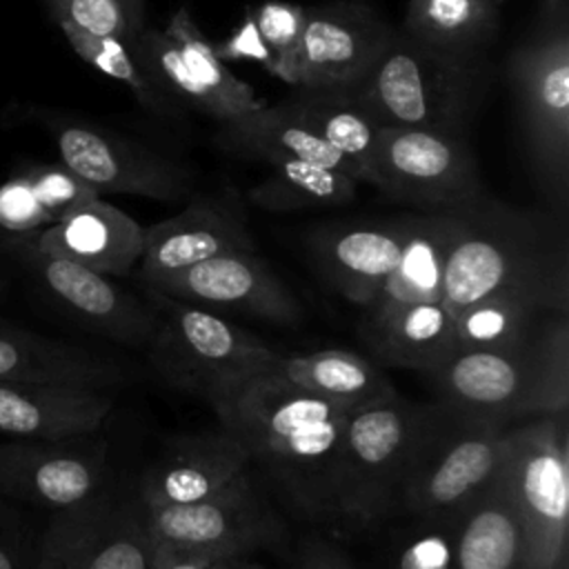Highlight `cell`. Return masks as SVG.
<instances>
[{
  "instance_id": "9c48e42d",
  "label": "cell",
  "mask_w": 569,
  "mask_h": 569,
  "mask_svg": "<svg viewBox=\"0 0 569 569\" xmlns=\"http://www.w3.org/2000/svg\"><path fill=\"white\" fill-rule=\"evenodd\" d=\"M522 136L538 187L551 209L569 202V24L567 13L545 22L509 60Z\"/></svg>"
},
{
  "instance_id": "7bdbcfd3",
  "label": "cell",
  "mask_w": 569,
  "mask_h": 569,
  "mask_svg": "<svg viewBox=\"0 0 569 569\" xmlns=\"http://www.w3.org/2000/svg\"><path fill=\"white\" fill-rule=\"evenodd\" d=\"M220 558L211 551L191 549L173 542L151 540V567L149 569H209V565Z\"/></svg>"
},
{
  "instance_id": "277c9868",
  "label": "cell",
  "mask_w": 569,
  "mask_h": 569,
  "mask_svg": "<svg viewBox=\"0 0 569 569\" xmlns=\"http://www.w3.org/2000/svg\"><path fill=\"white\" fill-rule=\"evenodd\" d=\"M482 89L480 53L433 49L393 31L367 76L347 91L380 127L465 136Z\"/></svg>"
},
{
  "instance_id": "9a60e30c",
  "label": "cell",
  "mask_w": 569,
  "mask_h": 569,
  "mask_svg": "<svg viewBox=\"0 0 569 569\" xmlns=\"http://www.w3.org/2000/svg\"><path fill=\"white\" fill-rule=\"evenodd\" d=\"M142 289H153L224 318L240 316L293 327L305 316L293 291L256 251L216 256L147 282Z\"/></svg>"
},
{
  "instance_id": "7a4b0ae2",
  "label": "cell",
  "mask_w": 569,
  "mask_h": 569,
  "mask_svg": "<svg viewBox=\"0 0 569 569\" xmlns=\"http://www.w3.org/2000/svg\"><path fill=\"white\" fill-rule=\"evenodd\" d=\"M498 291L569 311L567 213L513 207L487 193L453 209L442 305L456 313Z\"/></svg>"
},
{
  "instance_id": "4316f807",
  "label": "cell",
  "mask_w": 569,
  "mask_h": 569,
  "mask_svg": "<svg viewBox=\"0 0 569 569\" xmlns=\"http://www.w3.org/2000/svg\"><path fill=\"white\" fill-rule=\"evenodd\" d=\"M267 371L351 411H360L398 396L380 365L345 349H322L305 356L278 353Z\"/></svg>"
},
{
  "instance_id": "4fadbf2b",
  "label": "cell",
  "mask_w": 569,
  "mask_h": 569,
  "mask_svg": "<svg viewBox=\"0 0 569 569\" xmlns=\"http://www.w3.org/2000/svg\"><path fill=\"white\" fill-rule=\"evenodd\" d=\"M144 511L151 540L216 556L253 553L282 545L287 538L280 513L256 485L251 471L207 500L180 507H144Z\"/></svg>"
},
{
  "instance_id": "836d02e7",
  "label": "cell",
  "mask_w": 569,
  "mask_h": 569,
  "mask_svg": "<svg viewBox=\"0 0 569 569\" xmlns=\"http://www.w3.org/2000/svg\"><path fill=\"white\" fill-rule=\"evenodd\" d=\"M162 31L176 44L193 80L211 98L216 120L222 122L264 104L249 82L231 73L187 9H178Z\"/></svg>"
},
{
  "instance_id": "cb8c5ba5",
  "label": "cell",
  "mask_w": 569,
  "mask_h": 569,
  "mask_svg": "<svg viewBox=\"0 0 569 569\" xmlns=\"http://www.w3.org/2000/svg\"><path fill=\"white\" fill-rule=\"evenodd\" d=\"M124 380L118 360L82 345L42 338L16 325L0 329V382L109 391Z\"/></svg>"
},
{
  "instance_id": "e575fe53",
  "label": "cell",
  "mask_w": 569,
  "mask_h": 569,
  "mask_svg": "<svg viewBox=\"0 0 569 569\" xmlns=\"http://www.w3.org/2000/svg\"><path fill=\"white\" fill-rule=\"evenodd\" d=\"M60 29H62L64 38L69 40V44L73 47V51L84 62H89L91 67H96L104 76L127 84L142 107L151 109L158 116H178L180 113L178 102L171 100L164 91H160L149 80L140 60L136 58V51H133L131 42H124V40H118V38L82 33V31L71 29V27H60Z\"/></svg>"
},
{
  "instance_id": "5bb4252c",
  "label": "cell",
  "mask_w": 569,
  "mask_h": 569,
  "mask_svg": "<svg viewBox=\"0 0 569 569\" xmlns=\"http://www.w3.org/2000/svg\"><path fill=\"white\" fill-rule=\"evenodd\" d=\"M62 164L102 193H127L162 202H182L193 196V171L142 144L82 122H53Z\"/></svg>"
},
{
  "instance_id": "7402d4cb",
  "label": "cell",
  "mask_w": 569,
  "mask_h": 569,
  "mask_svg": "<svg viewBox=\"0 0 569 569\" xmlns=\"http://www.w3.org/2000/svg\"><path fill=\"white\" fill-rule=\"evenodd\" d=\"M31 238L42 251L73 260L109 278L129 276L142 256V227L102 198L33 231Z\"/></svg>"
},
{
  "instance_id": "f1b7e54d",
  "label": "cell",
  "mask_w": 569,
  "mask_h": 569,
  "mask_svg": "<svg viewBox=\"0 0 569 569\" xmlns=\"http://www.w3.org/2000/svg\"><path fill=\"white\" fill-rule=\"evenodd\" d=\"M567 313V309L529 296L498 291L451 313L456 347L460 351L518 349L536 340L556 318Z\"/></svg>"
},
{
  "instance_id": "7c38bea8",
  "label": "cell",
  "mask_w": 569,
  "mask_h": 569,
  "mask_svg": "<svg viewBox=\"0 0 569 569\" xmlns=\"http://www.w3.org/2000/svg\"><path fill=\"white\" fill-rule=\"evenodd\" d=\"M40 545L62 569H149L151 536L136 489L104 482L91 498L53 511Z\"/></svg>"
},
{
  "instance_id": "b9f144b4",
  "label": "cell",
  "mask_w": 569,
  "mask_h": 569,
  "mask_svg": "<svg viewBox=\"0 0 569 569\" xmlns=\"http://www.w3.org/2000/svg\"><path fill=\"white\" fill-rule=\"evenodd\" d=\"M293 569H360V567L331 540L318 533H311L300 540Z\"/></svg>"
},
{
  "instance_id": "44dd1931",
  "label": "cell",
  "mask_w": 569,
  "mask_h": 569,
  "mask_svg": "<svg viewBox=\"0 0 569 569\" xmlns=\"http://www.w3.org/2000/svg\"><path fill=\"white\" fill-rule=\"evenodd\" d=\"M102 389L0 382V433L18 440L93 436L111 413Z\"/></svg>"
},
{
  "instance_id": "d590c367",
  "label": "cell",
  "mask_w": 569,
  "mask_h": 569,
  "mask_svg": "<svg viewBox=\"0 0 569 569\" xmlns=\"http://www.w3.org/2000/svg\"><path fill=\"white\" fill-rule=\"evenodd\" d=\"M136 58L140 60L149 80L164 91L171 100L182 107L202 111L213 118V102L207 91L193 80L184 60L180 58L176 44L160 29L142 27V31L131 42Z\"/></svg>"
},
{
  "instance_id": "83f0119b",
  "label": "cell",
  "mask_w": 569,
  "mask_h": 569,
  "mask_svg": "<svg viewBox=\"0 0 569 569\" xmlns=\"http://www.w3.org/2000/svg\"><path fill=\"white\" fill-rule=\"evenodd\" d=\"M451 236L453 209L405 216V236L398 262L371 305L391 307L442 302Z\"/></svg>"
},
{
  "instance_id": "7dc6e473",
  "label": "cell",
  "mask_w": 569,
  "mask_h": 569,
  "mask_svg": "<svg viewBox=\"0 0 569 569\" xmlns=\"http://www.w3.org/2000/svg\"><path fill=\"white\" fill-rule=\"evenodd\" d=\"M36 569H62L60 562L38 542V558H36Z\"/></svg>"
},
{
  "instance_id": "30bf717a",
  "label": "cell",
  "mask_w": 569,
  "mask_h": 569,
  "mask_svg": "<svg viewBox=\"0 0 569 569\" xmlns=\"http://www.w3.org/2000/svg\"><path fill=\"white\" fill-rule=\"evenodd\" d=\"M369 184L418 211H449L480 198L482 182L462 133L380 127Z\"/></svg>"
},
{
  "instance_id": "f546056e",
  "label": "cell",
  "mask_w": 569,
  "mask_h": 569,
  "mask_svg": "<svg viewBox=\"0 0 569 569\" xmlns=\"http://www.w3.org/2000/svg\"><path fill=\"white\" fill-rule=\"evenodd\" d=\"M305 11V4L289 0H267L249 7L240 27L216 51L222 60H253L271 76L296 87Z\"/></svg>"
},
{
  "instance_id": "ac0fdd59",
  "label": "cell",
  "mask_w": 569,
  "mask_h": 569,
  "mask_svg": "<svg viewBox=\"0 0 569 569\" xmlns=\"http://www.w3.org/2000/svg\"><path fill=\"white\" fill-rule=\"evenodd\" d=\"M236 251H256L236 191L193 193L176 216L142 227L140 282L147 284L202 260Z\"/></svg>"
},
{
  "instance_id": "2e32d148",
  "label": "cell",
  "mask_w": 569,
  "mask_h": 569,
  "mask_svg": "<svg viewBox=\"0 0 569 569\" xmlns=\"http://www.w3.org/2000/svg\"><path fill=\"white\" fill-rule=\"evenodd\" d=\"M393 31L378 11L362 2L307 7L296 87L351 89L367 76Z\"/></svg>"
},
{
  "instance_id": "d6a6232c",
  "label": "cell",
  "mask_w": 569,
  "mask_h": 569,
  "mask_svg": "<svg viewBox=\"0 0 569 569\" xmlns=\"http://www.w3.org/2000/svg\"><path fill=\"white\" fill-rule=\"evenodd\" d=\"M269 167L271 173L247 193L249 202L264 211L345 207L358 196L360 182L340 169L307 160H276Z\"/></svg>"
},
{
  "instance_id": "1f68e13d",
  "label": "cell",
  "mask_w": 569,
  "mask_h": 569,
  "mask_svg": "<svg viewBox=\"0 0 569 569\" xmlns=\"http://www.w3.org/2000/svg\"><path fill=\"white\" fill-rule=\"evenodd\" d=\"M502 0H409L402 33L442 51L480 53L496 36Z\"/></svg>"
},
{
  "instance_id": "5b68a950",
  "label": "cell",
  "mask_w": 569,
  "mask_h": 569,
  "mask_svg": "<svg viewBox=\"0 0 569 569\" xmlns=\"http://www.w3.org/2000/svg\"><path fill=\"white\" fill-rule=\"evenodd\" d=\"M509 427L425 402L400 516L451 518L502 473Z\"/></svg>"
},
{
  "instance_id": "681fc988",
  "label": "cell",
  "mask_w": 569,
  "mask_h": 569,
  "mask_svg": "<svg viewBox=\"0 0 569 569\" xmlns=\"http://www.w3.org/2000/svg\"><path fill=\"white\" fill-rule=\"evenodd\" d=\"M9 325H11V322H4V320L0 318V329H4V327H9Z\"/></svg>"
},
{
  "instance_id": "e0dca14e",
  "label": "cell",
  "mask_w": 569,
  "mask_h": 569,
  "mask_svg": "<svg viewBox=\"0 0 569 569\" xmlns=\"http://www.w3.org/2000/svg\"><path fill=\"white\" fill-rule=\"evenodd\" d=\"M107 482V445L89 436L0 445V496L51 511L91 498Z\"/></svg>"
},
{
  "instance_id": "d4e9b609",
  "label": "cell",
  "mask_w": 569,
  "mask_h": 569,
  "mask_svg": "<svg viewBox=\"0 0 569 569\" xmlns=\"http://www.w3.org/2000/svg\"><path fill=\"white\" fill-rule=\"evenodd\" d=\"M216 144L229 153L262 160H307L322 167L340 169L353 178L351 164L327 144L284 100L278 104H260L220 122Z\"/></svg>"
},
{
  "instance_id": "484cf974",
  "label": "cell",
  "mask_w": 569,
  "mask_h": 569,
  "mask_svg": "<svg viewBox=\"0 0 569 569\" xmlns=\"http://www.w3.org/2000/svg\"><path fill=\"white\" fill-rule=\"evenodd\" d=\"M456 569H533L522 522L498 478L453 516Z\"/></svg>"
},
{
  "instance_id": "4dcf8cb0",
  "label": "cell",
  "mask_w": 569,
  "mask_h": 569,
  "mask_svg": "<svg viewBox=\"0 0 569 569\" xmlns=\"http://www.w3.org/2000/svg\"><path fill=\"white\" fill-rule=\"evenodd\" d=\"M287 102L309 129L351 164L353 178L369 184L371 156L380 124L371 120L356 98L349 91L338 89H300Z\"/></svg>"
},
{
  "instance_id": "d6986e66",
  "label": "cell",
  "mask_w": 569,
  "mask_h": 569,
  "mask_svg": "<svg viewBox=\"0 0 569 569\" xmlns=\"http://www.w3.org/2000/svg\"><path fill=\"white\" fill-rule=\"evenodd\" d=\"M251 471L242 445L224 429H204L169 438L136 482L147 507H180L207 500Z\"/></svg>"
},
{
  "instance_id": "ba28073f",
  "label": "cell",
  "mask_w": 569,
  "mask_h": 569,
  "mask_svg": "<svg viewBox=\"0 0 569 569\" xmlns=\"http://www.w3.org/2000/svg\"><path fill=\"white\" fill-rule=\"evenodd\" d=\"M500 480L522 522L533 569H567L569 413L509 427Z\"/></svg>"
},
{
  "instance_id": "8992f818",
  "label": "cell",
  "mask_w": 569,
  "mask_h": 569,
  "mask_svg": "<svg viewBox=\"0 0 569 569\" xmlns=\"http://www.w3.org/2000/svg\"><path fill=\"white\" fill-rule=\"evenodd\" d=\"M144 298L158 313L144 347L156 376L182 393L209 402L220 389L271 367L278 351L244 327L153 289Z\"/></svg>"
},
{
  "instance_id": "f35d334b",
  "label": "cell",
  "mask_w": 569,
  "mask_h": 569,
  "mask_svg": "<svg viewBox=\"0 0 569 569\" xmlns=\"http://www.w3.org/2000/svg\"><path fill=\"white\" fill-rule=\"evenodd\" d=\"M42 209L47 211L51 224L62 220L67 213L78 207L100 198L96 189H91L82 178L69 171L64 164H42L24 171Z\"/></svg>"
},
{
  "instance_id": "ffe728a7",
  "label": "cell",
  "mask_w": 569,
  "mask_h": 569,
  "mask_svg": "<svg viewBox=\"0 0 569 569\" xmlns=\"http://www.w3.org/2000/svg\"><path fill=\"white\" fill-rule=\"evenodd\" d=\"M402 236L405 216L329 222L309 233V251L322 278L342 298L365 309L393 271Z\"/></svg>"
},
{
  "instance_id": "52a82bcc",
  "label": "cell",
  "mask_w": 569,
  "mask_h": 569,
  "mask_svg": "<svg viewBox=\"0 0 569 569\" xmlns=\"http://www.w3.org/2000/svg\"><path fill=\"white\" fill-rule=\"evenodd\" d=\"M422 413L425 402L398 393L349 416L338 478L340 522L371 529L400 516Z\"/></svg>"
},
{
  "instance_id": "6da1fadb",
  "label": "cell",
  "mask_w": 569,
  "mask_h": 569,
  "mask_svg": "<svg viewBox=\"0 0 569 569\" xmlns=\"http://www.w3.org/2000/svg\"><path fill=\"white\" fill-rule=\"evenodd\" d=\"M207 405L298 518L340 525V453L351 409L271 371L227 385Z\"/></svg>"
},
{
  "instance_id": "3957f363",
  "label": "cell",
  "mask_w": 569,
  "mask_h": 569,
  "mask_svg": "<svg viewBox=\"0 0 569 569\" xmlns=\"http://www.w3.org/2000/svg\"><path fill=\"white\" fill-rule=\"evenodd\" d=\"M436 400L478 420L513 427L569 409V313L509 351H456L427 373Z\"/></svg>"
},
{
  "instance_id": "f6af8a7d",
  "label": "cell",
  "mask_w": 569,
  "mask_h": 569,
  "mask_svg": "<svg viewBox=\"0 0 569 569\" xmlns=\"http://www.w3.org/2000/svg\"><path fill=\"white\" fill-rule=\"evenodd\" d=\"M124 2V9L131 18V24L136 27V31L140 33L142 31V16H144V0H122Z\"/></svg>"
},
{
  "instance_id": "ab89813d",
  "label": "cell",
  "mask_w": 569,
  "mask_h": 569,
  "mask_svg": "<svg viewBox=\"0 0 569 569\" xmlns=\"http://www.w3.org/2000/svg\"><path fill=\"white\" fill-rule=\"evenodd\" d=\"M51 220L42 209L27 173H20L0 184V229L18 236L49 227Z\"/></svg>"
},
{
  "instance_id": "bcb514c9",
  "label": "cell",
  "mask_w": 569,
  "mask_h": 569,
  "mask_svg": "<svg viewBox=\"0 0 569 569\" xmlns=\"http://www.w3.org/2000/svg\"><path fill=\"white\" fill-rule=\"evenodd\" d=\"M542 2V13H545V22L556 20L560 16L567 13V0H540Z\"/></svg>"
},
{
  "instance_id": "74e56055",
  "label": "cell",
  "mask_w": 569,
  "mask_h": 569,
  "mask_svg": "<svg viewBox=\"0 0 569 569\" xmlns=\"http://www.w3.org/2000/svg\"><path fill=\"white\" fill-rule=\"evenodd\" d=\"M58 27L133 42L138 36L122 0H44Z\"/></svg>"
},
{
  "instance_id": "603a6c76",
  "label": "cell",
  "mask_w": 569,
  "mask_h": 569,
  "mask_svg": "<svg viewBox=\"0 0 569 569\" xmlns=\"http://www.w3.org/2000/svg\"><path fill=\"white\" fill-rule=\"evenodd\" d=\"M358 331L378 362L425 376L458 349L453 316L442 302L369 305L362 309Z\"/></svg>"
},
{
  "instance_id": "ee69618b",
  "label": "cell",
  "mask_w": 569,
  "mask_h": 569,
  "mask_svg": "<svg viewBox=\"0 0 569 569\" xmlns=\"http://www.w3.org/2000/svg\"><path fill=\"white\" fill-rule=\"evenodd\" d=\"M209 569H267L262 562H258L251 553H233V556H220L216 558Z\"/></svg>"
},
{
  "instance_id": "8d00e7d4",
  "label": "cell",
  "mask_w": 569,
  "mask_h": 569,
  "mask_svg": "<svg viewBox=\"0 0 569 569\" xmlns=\"http://www.w3.org/2000/svg\"><path fill=\"white\" fill-rule=\"evenodd\" d=\"M389 569H456L451 518H411L389 538Z\"/></svg>"
},
{
  "instance_id": "60d3db41",
  "label": "cell",
  "mask_w": 569,
  "mask_h": 569,
  "mask_svg": "<svg viewBox=\"0 0 569 569\" xmlns=\"http://www.w3.org/2000/svg\"><path fill=\"white\" fill-rule=\"evenodd\" d=\"M38 542L24 511L0 496V569H36Z\"/></svg>"
},
{
  "instance_id": "8fae6325",
  "label": "cell",
  "mask_w": 569,
  "mask_h": 569,
  "mask_svg": "<svg viewBox=\"0 0 569 569\" xmlns=\"http://www.w3.org/2000/svg\"><path fill=\"white\" fill-rule=\"evenodd\" d=\"M0 251L22 264L49 298L87 331L133 349L149 345L158 313L147 298L140 300L124 291L104 273L42 251L31 233H7L0 240Z\"/></svg>"
},
{
  "instance_id": "c3c4849f",
  "label": "cell",
  "mask_w": 569,
  "mask_h": 569,
  "mask_svg": "<svg viewBox=\"0 0 569 569\" xmlns=\"http://www.w3.org/2000/svg\"><path fill=\"white\" fill-rule=\"evenodd\" d=\"M7 284H9V282H7V278H4V273H2V271H0V298H2V296H4V291H7Z\"/></svg>"
}]
</instances>
